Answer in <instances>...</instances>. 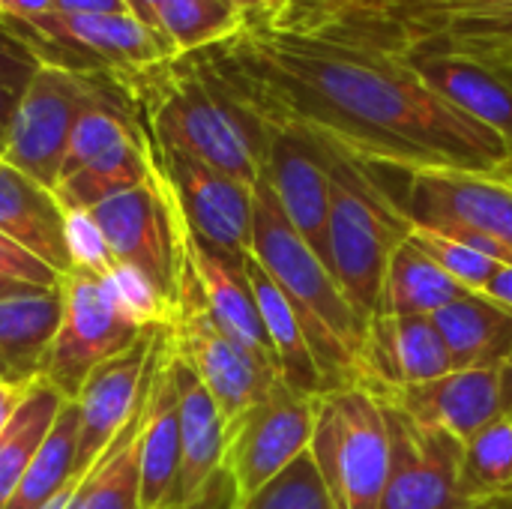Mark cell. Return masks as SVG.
Here are the masks:
<instances>
[{"mask_svg":"<svg viewBox=\"0 0 512 509\" xmlns=\"http://www.w3.org/2000/svg\"><path fill=\"white\" fill-rule=\"evenodd\" d=\"M201 54L255 117L372 168L501 174L512 153L444 102L390 33L258 24Z\"/></svg>","mask_w":512,"mask_h":509,"instance_id":"6da1fadb","label":"cell"},{"mask_svg":"<svg viewBox=\"0 0 512 509\" xmlns=\"http://www.w3.org/2000/svg\"><path fill=\"white\" fill-rule=\"evenodd\" d=\"M117 84L126 90L147 141L189 153L246 186L261 180L264 123L204 54L174 57Z\"/></svg>","mask_w":512,"mask_h":509,"instance_id":"7a4b0ae2","label":"cell"},{"mask_svg":"<svg viewBox=\"0 0 512 509\" xmlns=\"http://www.w3.org/2000/svg\"><path fill=\"white\" fill-rule=\"evenodd\" d=\"M249 252L294 306L324 372L327 393L360 384L366 321L348 303L330 267L288 222L264 177L255 183V222Z\"/></svg>","mask_w":512,"mask_h":509,"instance_id":"3957f363","label":"cell"},{"mask_svg":"<svg viewBox=\"0 0 512 509\" xmlns=\"http://www.w3.org/2000/svg\"><path fill=\"white\" fill-rule=\"evenodd\" d=\"M60 291L63 318L42 381L69 402L93 369L129 351L150 327L171 321V309L141 279L111 264H75Z\"/></svg>","mask_w":512,"mask_h":509,"instance_id":"277c9868","label":"cell"},{"mask_svg":"<svg viewBox=\"0 0 512 509\" xmlns=\"http://www.w3.org/2000/svg\"><path fill=\"white\" fill-rule=\"evenodd\" d=\"M387 201L408 228H429L512 267V183L480 171L372 168Z\"/></svg>","mask_w":512,"mask_h":509,"instance_id":"5b68a950","label":"cell"},{"mask_svg":"<svg viewBox=\"0 0 512 509\" xmlns=\"http://www.w3.org/2000/svg\"><path fill=\"white\" fill-rule=\"evenodd\" d=\"M405 237L408 222L387 201L372 171L333 150L327 228L330 273L363 321L378 312L390 255Z\"/></svg>","mask_w":512,"mask_h":509,"instance_id":"8992f818","label":"cell"},{"mask_svg":"<svg viewBox=\"0 0 512 509\" xmlns=\"http://www.w3.org/2000/svg\"><path fill=\"white\" fill-rule=\"evenodd\" d=\"M309 456L336 509H381L390 480V426L381 396L360 384L318 396Z\"/></svg>","mask_w":512,"mask_h":509,"instance_id":"52a82bcc","label":"cell"},{"mask_svg":"<svg viewBox=\"0 0 512 509\" xmlns=\"http://www.w3.org/2000/svg\"><path fill=\"white\" fill-rule=\"evenodd\" d=\"M117 87L120 84L108 75H84L42 63L30 84L18 93L0 162L54 189L75 123L102 105L132 108Z\"/></svg>","mask_w":512,"mask_h":509,"instance_id":"ba28073f","label":"cell"},{"mask_svg":"<svg viewBox=\"0 0 512 509\" xmlns=\"http://www.w3.org/2000/svg\"><path fill=\"white\" fill-rule=\"evenodd\" d=\"M84 216L93 225L108 264L141 279L168 309H174L183 261V219L162 174L156 171L147 183L96 204Z\"/></svg>","mask_w":512,"mask_h":509,"instance_id":"9c48e42d","label":"cell"},{"mask_svg":"<svg viewBox=\"0 0 512 509\" xmlns=\"http://www.w3.org/2000/svg\"><path fill=\"white\" fill-rule=\"evenodd\" d=\"M393 39L444 102L492 129L512 150V69L495 54L486 36L429 30Z\"/></svg>","mask_w":512,"mask_h":509,"instance_id":"30bf717a","label":"cell"},{"mask_svg":"<svg viewBox=\"0 0 512 509\" xmlns=\"http://www.w3.org/2000/svg\"><path fill=\"white\" fill-rule=\"evenodd\" d=\"M315 399L294 393L285 381L273 384L255 405L225 423L222 474L234 498H249L288 471L312 447Z\"/></svg>","mask_w":512,"mask_h":509,"instance_id":"8fae6325","label":"cell"},{"mask_svg":"<svg viewBox=\"0 0 512 509\" xmlns=\"http://www.w3.org/2000/svg\"><path fill=\"white\" fill-rule=\"evenodd\" d=\"M168 333L174 354L207 387L225 423H231L237 414L255 405L273 384H279L276 378L264 375L255 360L219 327L186 261H180V285Z\"/></svg>","mask_w":512,"mask_h":509,"instance_id":"7c38bea8","label":"cell"},{"mask_svg":"<svg viewBox=\"0 0 512 509\" xmlns=\"http://www.w3.org/2000/svg\"><path fill=\"white\" fill-rule=\"evenodd\" d=\"M147 138V135H144ZM150 144L156 171L162 174L183 225L210 249L243 264L252 249V222H255V186H246L213 165Z\"/></svg>","mask_w":512,"mask_h":509,"instance_id":"4fadbf2b","label":"cell"},{"mask_svg":"<svg viewBox=\"0 0 512 509\" xmlns=\"http://www.w3.org/2000/svg\"><path fill=\"white\" fill-rule=\"evenodd\" d=\"M384 411L390 426V480L381 498V509L495 507V504L471 501L462 489L465 444H459L444 432L417 426L390 402H384Z\"/></svg>","mask_w":512,"mask_h":509,"instance_id":"5bb4252c","label":"cell"},{"mask_svg":"<svg viewBox=\"0 0 512 509\" xmlns=\"http://www.w3.org/2000/svg\"><path fill=\"white\" fill-rule=\"evenodd\" d=\"M261 123H264L261 177L273 189L282 213L297 228V234L330 267L327 228H330L333 147L297 126L273 123V120H261Z\"/></svg>","mask_w":512,"mask_h":509,"instance_id":"9a60e30c","label":"cell"},{"mask_svg":"<svg viewBox=\"0 0 512 509\" xmlns=\"http://www.w3.org/2000/svg\"><path fill=\"white\" fill-rule=\"evenodd\" d=\"M159 327H150L129 351L105 360L84 381L75 405L81 414L78 426V474L84 477L99 456L111 447V441L123 432V426L138 414L144 402V390L153 372Z\"/></svg>","mask_w":512,"mask_h":509,"instance_id":"2e32d148","label":"cell"},{"mask_svg":"<svg viewBox=\"0 0 512 509\" xmlns=\"http://www.w3.org/2000/svg\"><path fill=\"white\" fill-rule=\"evenodd\" d=\"M453 372V357L432 318L378 312L366 321L360 387L384 396Z\"/></svg>","mask_w":512,"mask_h":509,"instance_id":"e0dca14e","label":"cell"},{"mask_svg":"<svg viewBox=\"0 0 512 509\" xmlns=\"http://www.w3.org/2000/svg\"><path fill=\"white\" fill-rule=\"evenodd\" d=\"M417 426L468 444L489 423L504 417V369H453L435 381L381 396Z\"/></svg>","mask_w":512,"mask_h":509,"instance_id":"ac0fdd59","label":"cell"},{"mask_svg":"<svg viewBox=\"0 0 512 509\" xmlns=\"http://www.w3.org/2000/svg\"><path fill=\"white\" fill-rule=\"evenodd\" d=\"M141 509H171L180 477V393L168 324L159 327L141 408Z\"/></svg>","mask_w":512,"mask_h":509,"instance_id":"d6986e66","label":"cell"},{"mask_svg":"<svg viewBox=\"0 0 512 509\" xmlns=\"http://www.w3.org/2000/svg\"><path fill=\"white\" fill-rule=\"evenodd\" d=\"M183 261L189 264V270L207 300V309L213 312L219 327L255 360V366L264 375L282 381L276 354L267 339L252 288L246 282L243 264L204 246L186 225H183Z\"/></svg>","mask_w":512,"mask_h":509,"instance_id":"ffe728a7","label":"cell"},{"mask_svg":"<svg viewBox=\"0 0 512 509\" xmlns=\"http://www.w3.org/2000/svg\"><path fill=\"white\" fill-rule=\"evenodd\" d=\"M69 225L72 216L48 186L0 162V234L45 261L60 279L75 267Z\"/></svg>","mask_w":512,"mask_h":509,"instance_id":"44dd1931","label":"cell"},{"mask_svg":"<svg viewBox=\"0 0 512 509\" xmlns=\"http://www.w3.org/2000/svg\"><path fill=\"white\" fill-rule=\"evenodd\" d=\"M174 348V345H171ZM180 393V477L171 509H192L222 474L225 420L198 375L174 354Z\"/></svg>","mask_w":512,"mask_h":509,"instance_id":"7402d4cb","label":"cell"},{"mask_svg":"<svg viewBox=\"0 0 512 509\" xmlns=\"http://www.w3.org/2000/svg\"><path fill=\"white\" fill-rule=\"evenodd\" d=\"M60 318V285L0 300V384L27 390L42 381Z\"/></svg>","mask_w":512,"mask_h":509,"instance_id":"603a6c76","label":"cell"},{"mask_svg":"<svg viewBox=\"0 0 512 509\" xmlns=\"http://www.w3.org/2000/svg\"><path fill=\"white\" fill-rule=\"evenodd\" d=\"M243 273H246V282L258 303V312H261L267 339L273 345L282 381L300 396H309V399L324 396L327 393L324 372L318 366V357L312 351V342H309L294 306L288 303L282 288L270 279V273L252 258V252L243 258Z\"/></svg>","mask_w":512,"mask_h":509,"instance_id":"cb8c5ba5","label":"cell"},{"mask_svg":"<svg viewBox=\"0 0 512 509\" xmlns=\"http://www.w3.org/2000/svg\"><path fill=\"white\" fill-rule=\"evenodd\" d=\"M453 369H504L512 363V309L486 297L465 294L438 315Z\"/></svg>","mask_w":512,"mask_h":509,"instance_id":"d4e9b609","label":"cell"},{"mask_svg":"<svg viewBox=\"0 0 512 509\" xmlns=\"http://www.w3.org/2000/svg\"><path fill=\"white\" fill-rule=\"evenodd\" d=\"M153 174H156V168H153L150 144L141 129L138 135L117 144L105 156L78 168L75 174L60 177L51 192L66 213H87L96 204L147 183Z\"/></svg>","mask_w":512,"mask_h":509,"instance_id":"484cf974","label":"cell"},{"mask_svg":"<svg viewBox=\"0 0 512 509\" xmlns=\"http://www.w3.org/2000/svg\"><path fill=\"white\" fill-rule=\"evenodd\" d=\"M465 294H471V291L465 285H459L450 273H444L420 246H414L405 237L390 255L378 312L432 318Z\"/></svg>","mask_w":512,"mask_h":509,"instance_id":"4316f807","label":"cell"},{"mask_svg":"<svg viewBox=\"0 0 512 509\" xmlns=\"http://www.w3.org/2000/svg\"><path fill=\"white\" fill-rule=\"evenodd\" d=\"M141 408L81 477L66 509H141Z\"/></svg>","mask_w":512,"mask_h":509,"instance_id":"83f0119b","label":"cell"},{"mask_svg":"<svg viewBox=\"0 0 512 509\" xmlns=\"http://www.w3.org/2000/svg\"><path fill=\"white\" fill-rule=\"evenodd\" d=\"M78 426H81L78 405L66 399L48 438L36 450L30 468L24 471L6 509H42L72 480H81L78 465H75L78 462Z\"/></svg>","mask_w":512,"mask_h":509,"instance_id":"f1b7e54d","label":"cell"},{"mask_svg":"<svg viewBox=\"0 0 512 509\" xmlns=\"http://www.w3.org/2000/svg\"><path fill=\"white\" fill-rule=\"evenodd\" d=\"M63 402L66 399L54 387L36 381L15 408L9 426L0 435V509H6V504L12 501L24 471L30 468L36 450L48 438Z\"/></svg>","mask_w":512,"mask_h":509,"instance_id":"f546056e","label":"cell"},{"mask_svg":"<svg viewBox=\"0 0 512 509\" xmlns=\"http://www.w3.org/2000/svg\"><path fill=\"white\" fill-rule=\"evenodd\" d=\"M243 27L246 21L225 0H165L159 12V33L177 57L210 51Z\"/></svg>","mask_w":512,"mask_h":509,"instance_id":"4dcf8cb0","label":"cell"},{"mask_svg":"<svg viewBox=\"0 0 512 509\" xmlns=\"http://www.w3.org/2000/svg\"><path fill=\"white\" fill-rule=\"evenodd\" d=\"M462 489L477 504L512 498V417L504 414L477 432L462 453Z\"/></svg>","mask_w":512,"mask_h":509,"instance_id":"1f68e13d","label":"cell"},{"mask_svg":"<svg viewBox=\"0 0 512 509\" xmlns=\"http://www.w3.org/2000/svg\"><path fill=\"white\" fill-rule=\"evenodd\" d=\"M417 0H291L279 27H345L363 33H390Z\"/></svg>","mask_w":512,"mask_h":509,"instance_id":"d6a6232c","label":"cell"},{"mask_svg":"<svg viewBox=\"0 0 512 509\" xmlns=\"http://www.w3.org/2000/svg\"><path fill=\"white\" fill-rule=\"evenodd\" d=\"M429 30L507 33L512 30V0H420L399 18L390 36Z\"/></svg>","mask_w":512,"mask_h":509,"instance_id":"836d02e7","label":"cell"},{"mask_svg":"<svg viewBox=\"0 0 512 509\" xmlns=\"http://www.w3.org/2000/svg\"><path fill=\"white\" fill-rule=\"evenodd\" d=\"M192 509H210V495L204 492L201 501ZM219 509H336L312 456H300L288 471H282L276 480H270L264 489H258L249 498L231 495L219 504Z\"/></svg>","mask_w":512,"mask_h":509,"instance_id":"e575fe53","label":"cell"},{"mask_svg":"<svg viewBox=\"0 0 512 509\" xmlns=\"http://www.w3.org/2000/svg\"><path fill=\"white\" fill-rule=\"evenodd\" d=\"M408 240L420 246L444 273H450L459 285H465L471 294H483L492 276L504 267L495 258L477 252L468 243H459L447 234L429 231V228H408Z\"/></svg>","mask_w":512,"mask_h":509,"instance_id":"d590c367","label":"cell"},{"mask_svg":"<svg viewBox=\"0 0 512 509\" xmlns=\"http://www.w3.org/2000/svg\"><path fill=\"white\" fill-rule=\"evenodd\" d=\"M0 273L9 279H18V282L36 285V288H57L60 285V276L45 261H39L36 255H30L18 243L6 240L3 234H0Z\"/></svg>","mask_w":512,"mask_h":509,"instance_id":"8d00e7d4","label":"cell"},{"mask_svg":"<svg viewBox=\"0 0 512 509\" xmlns=\"http://www.w3.org/2000/svg\"><path fill=\"white\" fill-rule=\"evenodd\" d=\"M39 57L9 30L0 27V87L21 93L39 69Z\"/></svg>","mask_w":512,"mask_h":509,"instance_id":"74e56055","label":"cell"},{"mask_svg":"<svg viewBox=\"0 0 512 509\" xmlns=\"http://www.w3.org/2000/svg\"><path fill=\"white\" fill-rule=\"evenodd\" d=\"M225 3H231L240 12L246 27H258V24H279L291 0H225Z\"/></svg>","mask_w":512,"mask_h":509,"instance_id":"f35d334b","label":"cell"},{"mask_svg":"<svg viewBox=\"0 0 512 509\" xmlns=\"http://www.w3.org/2000/svg\"><path fill=\"white\" fill-rule=\"evenodd\" d=\"M54 12L63 15H123L129 12L126 0H57Z\"/></svg>","mask_w":512,"mask_h":509,"instance_id":"ab89813d","label":"cell"},{"mask_svg":"<svg viewBox=\"0 0 512 509\" xmlns=\"http://www.w3.org/2000/svg\"><path fill=\"white\" fill-rule=\"evenodd\" d=\"M57 0H0V21L12 18H39L54 12Z\"/></svg>","mask_w":512,"mask_h":509,"instance_id":"60d3db41","label":"cell"},{"mask_svg":"<svg viewBox=\"0 0 512 509\" xmlns=\"http://www.w3.org/2000/svg\"><path fill=\"white\" fill-rule=\"evenodd\" d=\"M162 3H165V0H126L129 15H135L141 24H147L153 33H159V12H162ZM159 36H162V33H159Z\"/></svg>","mask_w":512,"mask_h":509,"instance_id":"b9f144b4","label":"cell"},{"mask_svg":"<svg viewBox=\"0 0 512 509\" xmlns=\"http://www.w3.org/2000/svg\"><path fill=\"white\" fill-rule=\"evenodd\" d=\"M483 294L512 309V267H507V264H504V267H501V270L492 276V282L486 285V291H483Z\"/></svg>","mask_w":512,"mask_h":509,"instance_id":"7bdbcfd3","label":"cell"},{"mask_svg":"<svg viewBox=\"0 0 512 509\" xmlns=\"http://www.w3.org/2000/svg\"><path fill=\"white\" fill-rule=\"evenodd\" d=\"M30 390V387H27ZM24 387H9V384H0V435H3V429L9 426V420H12V414H15V408L21 405V399H24V393H27Z\"/></svg>","mask_w":512,"mask_h":509,"instance_id":"ee69618b","label":"cell"},{"mask_svg":"<svg viewBox=\"0 0 512 509\" xmlns=\"http://www.w3.org/2000/svg\"><path fill=\"white\" fill-rule=\"evenodd\" d=\"M15 102H18V93L0 87V156H3V147H6V135H9V120H12Z\"/></svg>","mask_w":512,"mask_h":509,"instance_id":"f6af8a7d","label":"cell"},{"mask_svg":"<svg viewBox=\"0 0 512 509\" xmlns=\"http://www.w3.org/2000/svg\"><path fill=\"white\" fill-rule=\"evenodd\" d=\"M480 36L489 39V45L495 48V54L512 69V30H507V33H480Z\"/></svg>","mask_w":512,"mask_h":509,"instance_id":"bcb514c9","label":"cell"},{"mask_svg":"<svg viewBox=\"0 0 512 509\" xmlns=\"http://www.w3.org/2000/svg\"><path fill=\"white\" fill-rule=\"evenodd\" d=\"M33 291H42L36 285H27V282H18V279H9L0 273V300H9V297H21V294H33Z\"/></svg>","mask_w":512,"mask_h":509,"instance_id":"7dc6e473","label":"cell"},{"mask_svg":"<svg viewBox=\"0 0 512 509\" xmlns=\"http://www.w3.org/2000/svg\"><path fill=\"white\" fill-rule=\"evenodd\" d=\"M504 411L512 417V363L504 366Z\"/></svg>","mask_w":512,"mask_h":509,"instance_id":"c3c4849f","label":"cell"},{"mask_svg":"<svg viewBox=\"0 0 512 509\" xmlns=\"http://www.w3.org/2000/svg\"><path fill=\"white\" fill-rule=\"evenodd\" d=\"M501 177H507L512 183V153H510V159H507V165H504V171H501Z\"/></svg>","mask_w":512,"mask_h":509,"instance_id":"681fc988","label":"cell"},{"mask_svg":"<svg viewBox=\"0 0 512 509\" xmlns=\"http://www.w3.org/2000/svg\"><path fill=\"white\" fill-rule=\"evenodd\" d=\"M486 509H512V498L510 501H501V504H495V507H486Z\"/></svg>","mask_w":512,"mask_h":509,"instance_id":"f907efd6","label":"cell"},{"mask_svg":"<svg viewBox=\"0 0 512 509\" xmlns=\"http://www.w3.org/2000/svg\"><path fill=\"white\" fill-rule=\"evenodd\" d=\"M417 3H420V0H417Z\"/></svg>","mask_w":512,"mask_h":509,"instance_id":"816d5d0a","label":"cell"}]
</instances>
